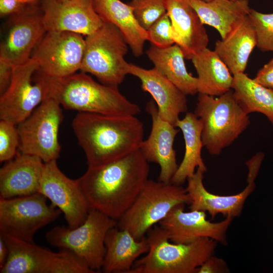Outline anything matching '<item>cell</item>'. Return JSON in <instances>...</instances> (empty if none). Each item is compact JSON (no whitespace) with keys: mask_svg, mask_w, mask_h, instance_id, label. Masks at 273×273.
Segmentation results:
<instances>
[{"mask_svg":"<svg viewBox=\"0 0 273 273\" xmlns=\"http://www.w3.org/2000/svg\"><path fill=\"white\" fill-rule=\"evenodd\" d=\"M148 163L139 149L104 165L87 168L77 180L90 208L118 220L148 179Z\"/></svg>","mask_w":273,"mask_h":273,"instance_id":"1","label":"cell"},{"mask_svg":"<svg viewBox=\"0 0 273 273\" xmlns=\"http://www.w3.org/2000/svg\"><path fill=\"white\" fill-rule=\"evenodd\" d=\"M72 126L88 168L99 167L139 149L144 129L136 116L79 112Z\"/></svg>","mask_w":273,"mask_h":273,"instance_id":"2","label":"cell"},{"mask_svg":"<svg viewBox=\"0 0 273 273\" xmlns=\"http://www.w3.org/2000/svg\"><path fill=\"white\" fill-rule=\"evenodd\" d=\"M43 74L49 97L66 109L114 116H136L141 112L140 107L124 96L118 87L98 83L85 73L63 77Z\"/></svg>","mask_w":273,"mask_h":273,"instance_id":"3","label":"cell"},{"mask_svg":"<svg viewBox=\"0 0 273 273\" xmlns=\"http://www.w3.org/2000/svg\"><path fill=\"white\" fill-rule=\"evenodd\" d=\"M149 249L129 273H195L214 254L217 242L208 237L189 244L171 243L166 231L154 225L147 233Z\"/></svg>","mask_w":273,"mask_h":273,"instance_id":"4","label":"cell"},{"mask_svg":"<svg viewBox=\"0 0 273 273\" xmlns=\"http://www.w3.org/2000/svg\"><path fill=\"white\" fill-rule=\"evenodd\" d=\"M194 113L202 125L203 147L218 155L231 146L250 123L232 89L219 96L198 94Z\"/></svg>","mask_w":273,"mask_h":273,"instance_id":"5","label":"cell"},{"mask_svg":"<svg viewBox=\"0 0 273 273\" xmlns=\"http://www.w3.org/2000/svg\"><path fill=\"white\" fill-rule=\"evenodd\" d=\"M191 202L186 188L182 186L148 179L133 203L117 220V226L128 231L136 240H140L173 207Z\"/></svg>","mask_w":273,"mask_h":273,"instance_id":"6","label":"cell"},{"mask_svg":"<svg viewBox=\"0 0 273 273\" xmlns=\"http://www.w3.org/2000/svg\"><path fill=\"white\" fill-rule=\"evenodd\" d=\"M85 41L81 72L94 75L103 84L118 87L128 74L124 56L129 46L122 32L104 22Z\"/></svg>","mask_w":273,"mask_h":273,"instance_id":"7","label":"cell"},{"mask_svg":"<svg viewBox=\"0 0 273 273\" xmlns=\"http://www.w3.org/2000/svg\"><path fill=\"white\" fill-rule=\"evenodd\" d=\"M117 223V220L90 208L86 220L80 225L73 229L65 225L56 226L47 233L46 238L53 246L74 252L96 272L102 267L106 234Z\"/></svg>","mask_w":273,"mask_h":273,"instance_id":"8","label":"cell"},{"mask_svg":"<svg viewBox=\"0 0 273 273\" xmlns=\"http://www.w3.org/2000/svg\"><path fill=\"white\" fill-rule=\"evenodd\" d=\"M37 60L14 67L11 82L0 97V118L18 125L49 98L46 80Z\"/></svg>","mask_w":273,"mask_h":273,"instance_id":"9","label":"cell"},{"mask_svg":"<svg viewBox=\"0 0 273 273\" xmlns=\"http://www.w3.org/2000/svg\"><path fill=\"white\" fill-rule=\"evenodd\" d=\"M61 105L49 97L17 125L20 152L37 156L44 163L56 160L61 146L58 133L62 121Z\"/></svg>","mask_w":273,"mask_h":273,"instance_id":"10","label":"cell"},{"mask_svg":"<svg viewBox=\"0 0 273 273\" xmlns=\"http://www.w3.org/2000/svg\"><path fill=\"white\" fill-rule=\"evenodd\" d=\"M47 199L39 193L0 198V234L34 243L35 233L62 213Z\"/></svg>","mask_w":273,"mask_h":273,"instance_id":"11","label":"cell"},{"mask_svg":"<svg viewBox=\"0 0 273 273\" xmlns=\"http://www.w3.org/2000/svg\"><path fill=\"white\" fill-rule=\"evenodd\" d=\"M85 46L82 35L68 31H47L31 58L37 60L39 71L53 77H63L80 70Z\"/></svg>","mask_w":273,"mask_h":273,"instance_id":"12","label":"cell"},{"mask_svg":"<svg viewBox=\"0 0 273 273\" xmlns=\"http://www.w3.org/2000/svg\"><path fill=\"white\" fill-rule=\"evenodd\" d=\"M38 193L63 213L69 229L80 225L86 220L90 208L78 181L64 174L56 160L44 163Z\"/></svg>","mask_w":273,"mask_h":273,"instance_id":"13","label":"cell"},{"mask_svg":"<svg viewBox=\"0 0 273 273\" xmlns=\"http://www.w3.org/2000/svg\"><path fill=\"white\" fill-rule=\"evenodd\" d=\"M9 28L0 46V61L13 67L26 63L47 30L40 8L27 5L11 15Z\"/></svg>","mask_w":273,"mask_h":273,"instance_id":"14","label":"cell"},{"mask_svg":"<svg viewBox=\"0 0 273 273\" xmlns=\"http://www.w3.org/2000/svg\"><path fill=\"white\" fill-rule=\"evenodd\" d=\"M184 204L173 207L159 223L169 240L176 244H189L199 238L208 237L223 245L228 244L226 232L233 218L226 217L217 222L206 219V212H185Z\"/></svg>","mask_w":273,"mask_h":273,"instance_id":"15","label":"cell"},{"mask_svg":"<svg viewBox=\"0 0 273 273\" xmlns=\"http://www.w3.org/2000/svg\"><path fill=\"white\" fill-rule=\"evenodd\" d=\"M40 8L47 31H68L87 36L104 23L92 0H41Z\"/></svg>","mask_w":273,"mask_h":273,"instance_id":"16","label":"cell"},{"mask_svg":"<svg viewBox=\"0 0 273 273\" xmlns=\"http://www.w3.org/2000/svg\"><path fill=\"white\" fill-rule=\"evenodd\" d=\"M146 110L151 117L152 127L149 136L142 141L139 149L148 163L160 166L158 180L169 184L178 167L173 144L179 130L160 117L154 101L147 103Z\"/></svg>","mask_w":273,"mask_h":273,"instance_id":"17","label":"cell"},{"mask_svg":"<svg viewBox=\"0 0 273 273\" xmlns=\"http://www.w3.org/2000/svg\"><path fill=\"white\" fill-rule=\"evenodd\" d=\"M204 171L197 168L195 173L187 179L186 188L191 200V210L208 212L213 219L216 215L234 218L242 212L244 203L255 188V180L258 174L248 172L247 185L240 193L228 196H220L209 192L203 184Z\"/></svg>","mask_w":273,"mask_h":273,"instance_id":"18","label":"cell"},{"mask_svg":"<svg viewBox=\"0 0 273 273\" xmlns=\"http://www.w3.org/2000/svg\"><path fill=\"white\" fill-rule=\"evenodd\" d=\"M126 70L138 77L142 89L151 95L160 117L175 126L180 114L187 112V95L155 68L146 69L127 63Z\"/></svg>","mask_w":273,"mask_h":273,"instance_id":"19","label":"cell"},{"mask_svg":"<svg viewBox=\"0 0 273 273\" xmlns=\"http://www.w3.org/2000/svg\"><path fill=\"white\" fill-rule=\"evenodd\" d=\"M171 22V37L182 50L185 59L192 58L207 48L204 24L188 0H164Z\"/></svg>","mask_w":273,"mask_h":273,"instance_id":"20","label":"cell"},{"mask_svg":"<svg viewBox=\"0 0 273 273\" xmlns=\"http://www.w3.org/2000/svg\"><path fill=\"white\" fill-rule=\"evenodd\" d=\"M44 162L37 156L17 153L0 169V198L38 193Z\"/></svg>","mask_w":273,"mask_h":273,"instance_id":"21","label":"cell"},{"mask_svg":"<svg viewBox=\"0 0 273 273\" xmlns=\"http://www.w3.org/2000/svg\"><path fill=\"white\" fill-rule=\"evenodd\" d=\"M105 245L102 269L105 273H129L138 258L149 249L146 237L136 240L128 231L117 225L108 231Z\"/></svg>","mask_w":273,"mask_h":273,"instance_id":"22","label":"cell"},{"mask_svg":"<svg viewBox=\"0 0 273 273\" xmlns=\"http://www.w3.org/2000/svg\"><path fill=\"white\" fill-rule=\"evenodd\" d=\"M256 44L255 31L247 15L224 38L216 41L214 51L234 75L244 72Z\"/></svg>","mask_w":273,"mask_h":273,"instance_id":"23","label":"cell"},{"mask_svg":"<svg viewBox=\"0 0 273 273\" xmlns=\"http://www.w3.org/2000/svg\"><path fill=\"white\" fill-rule=\"evenodd\" d=\"M92 1L96 12L102 20L117 27L133 55L141 56L145 42L148 40V33L137 21L132 8L120 0Z\"/></svg>","mask_w":273,"mask_h":273,"instance_id":"24","label":"cell"},{"mask_svg":"<svg viewBox=\"0 0 273 273\" xmlns=\"http://www.w3.org/2000/svg\"><path fill=\"white\" fill-rule=\"evenodd\" d=\"M8 256L1 273H45L55 252L15 237L1 234Z\"/></svg>","mask_w":273,"mask_h":273,"instance_id":"25","label":"cell"},{"mask_svg":"<svg viewBox=\"0 0 273 273\" xmlns=\"http://www.w3.org/2000/svg\"><path fill=\"white\" fill-rule=\"evenodd\" d=\"M204 24L214 28L224 38L236 24L249 15V0H188Z\"/></svg>","mask_w":273,"mask_h":273,"instance_id":"26","label":"cell"},{"mask_svg":"<svg viewBox=\"0 0 273 273\" xmlns=\"http://www.w3.org/2000/svg\"><path fill=\"white\" fill-rule=\"evenodd\" d=\"M175 126L179 128L183 134L185 151L184 158L171 179L170 183L182 186L195 172L196 168L204 172L207 167L201 156L203 144L202 140V125L194 113L187 112L185 117L179 119Z\"/></svg>","mask_w":273,"mask_h":273,"instance_id":"27","label":"cell"},{"mask_svg":"<svg viewBox=\"0 0 273 273\" xmlns=\"http://www.w3.org/2000/svg\"><path fill=\"white\" fill-rule=\"evenodd\" d=\"M191 60L198 74V94L217 97L232 89L233 76L214 50L207 48Z\"/></svg>","mask_w":273,"mask_h":273,"instance_id":"28","label":"cell"},{"mask_svg":"<svg viewBox=\"0 0 273 273\" xmlns=\"http://www.w3.org/2000/svg\"><path fill=\"white\" fill-rule=\"evenodd\" d=\"M149 60L159 73L166 77L185 95L198 93L197 78L189 73L181 48L173 44L166 48L152 45L146 52Z\"/></svg>","mask_w":273,"mask_h":273,"instance_id":"29","label":"cell"},{"mask_svg":"<svg viewBox=\"0 0 273 273\" xmlns=\"http://www.w3.org/2000/svg\"><path fill=\"white\" fill-rule=\"evenodd\" d=\"M234 96L248 114L257 112L265 116L273 125V89L266 87L243 73L233 75Z\"/></svg>","mask_w":273,"mask_h":273,"instance_id":"30","label":"cell"},{"mask_svg":"<svg viewBox=\"0 0 273 273\" xmlns=\"http://www.w3.org/2000/svg\"><path fill=\"white\" fill-rule=\"evenodd\" d=\"M95 272L87 262L73 251L60 248L55 253L45 273H93Z\"/></svg>","mask_w":273,"mask_h":273,"instance_id":"31","label":"cell"},{"mask_svg":"<svg viewBox=\"0 0 273 273\" xmlns=\"http://www.w3.org/2000/svg\"><path fill=\"white\" fill-rule=\"evenodd\" d=\"M127 4L139 24L146 30L166 13L164 0H131Z\"/></svg>","mask_w":273,"mask_h":273,"instance_id":"32","label":"cell"},{"mask_svg":"<svg viewBox=\"0 0 273 273\" xmlns=\"http://www.w3.org/2000/svg\"><path fill=\"white\" fill-rule=\"evenodd\" d=\"M248 16L255 31L256 47L262 52H273V13L251 9Z\"/></svg>","mask_w":273,"mask_h":273,"instance_id":"33","label":"cell"},{"mask_svg":"<svg viewBox=\"0 0 273 273\" xmlns=\"http://www.w3.org/2000/svg\"><path fill=\"white\" fill-rule=\"evenodd\" d=\"M20 140L17 125L10 121H0V161L7 162L17 155Z\"/></svg>","mask_w":273,"mask_h":273,"instance_id":"34","label":"cell"},{"mask_svg":"<svg viewBox=\"0 0 273 273\" xmlns=\"http://www.w3.org/2000/svg\"><path fill=\"white\" fill-rule=\"evenodd\" d=\"M148 40L159 48H166L174 44L171 35V22L167 13L147 30Z\"/></svg>","mask_w":273,"mask_h":273,"instance_id":"35","label":"cell"},{"mask_svg":"<svg viewBox=\"0 0 273 273\" xmlns=\"http://www.w3.org/2000/svg\"><path fill=\"white\" fill-rule=\"evenodd\" d=\"M226 262L213 255L210 256L197 270V273L229 272Z\"/></svg>","mask_w":273,"mask_h":273,"instance_id":"36","label":"cell"},{"mask_svg":"<svg viewBox=\"0 0 273 273\" xmlns=\"http://www.w3.org/2000/svg\"><path fill=\"white\" fill-rule=\"evenodd\" d=\"M253 79L257 83L273 89V58L258 71Z\"/></svg>","mask_w":273,"mask_h":273,"instance_id":"37","label":"cell"},{"mask_svg":"<svg viewBox=\"0 0 273 273\" xmlns=\"http://www.w3.org/2000/svg\"><path fill=\"white\" fill-rule=\"evenodd\" d=\"M27 5L20 0H0V16L3 17L21 12Z\"/></svg>","mask_w":273,"mask_h":273,"instance_id":"38","label":"cell"},{"mask_svg":"<svg viewBox=\"0 0 273 273\" xmlns=\"http://www.w3.org/2000/svg\"><path fill=\"white\" fill-rule=\"evenodd\" d=\"M13 67L10 65L0 61V95L8 88L12 77Z\"/></svg>","mask_w":273,"mask_h":273,"instance_id":"39","label":"cell"},{"mask_svg":"<svg viewBox=\"0 0 273 273\" xmlns=\"http://www.w3.org/2000/svg\"><path fill=\"white\" fill-rule=\"evenodd\" d=\"M8 249L4 239L0 236V268L5 264L8 256Z\"/></svg>","mask_w":273,"mask_h":273,"instance_id":"40","label":"cell"},{"mask_svg":"<svg viewBox=\"0 0 273 273\" xmlns=\"http://www.w3.org/2000/svg\"><path fill=\"white\" fill-rule=\"evenodd\" d=\"M39 0H20V1L25 5H36V4Z\"/></svg>","mask_w":273,"mask_h":273,"instance_id":"41","label":"cell"},{"mask_svg":"<svg viewBox=\"0 0 273 273\" xmlns=\"http://www.w3.org/2000/svg\"><path fill=\"white\" fill-rule=\"evenodd\" d=\"M202 1L206 2H208L211 1L212 0H202Z\"/></svg>","mask_w":273,"mask_h":273,"instance_id":"42","label":"cell"},{"mask_svg":"<svg viewBox=\"0 0 273 273\" xmlns=\"http://www.w3.org/2000/svg\"><path fill=\"white\" fill-rule=\"evenodd\" d=\"M59 1H64V0H59Z\"/></svg>","mask_w":273,"mask_h":273,"instance_id":"43","label":"cell"}]
</instances>
